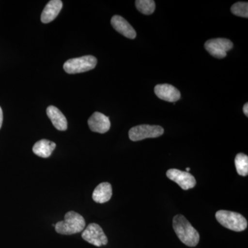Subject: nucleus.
Returning a JSON list of instances; mask_svg holds the SVG:
<instances>
[{
  "label": "nucleus",
  "mask_w": 248,
  "mask_h": 248,
  "mask_svg": "<svg viewBox=\"0 0 248 248\" xmlns=\"http://www.w3.org/2000/svg\"><path fill=\"white\" fill-rule=\"evenodd\" d=\"M56 148V143L47 140H40L32 148L34 154L42 158H48Z\"/></svg>",
  "instance_id": "15"
},
{
  "label": "nucleus",
  "mask_w": 248,
  "mask_h": 248,
  "mask_svg": "<svg viewBox=\"0 0 248 248\" xmlns=\"http://www.w3.org/2000/svg\"><path fill=\"white\" fill-rule=\"evenodd\" d=\"M83 239L89 244L97 247L106 246L108 244L107 235L103 231L102 228L97 223H91L83 232Z\"/></svg>",
  "instance_id": "7"
},
{
  "label": "nucleus",
  "mask_w": 248,
  "mask_h": 248,
  "mask_svg": "<svg viewBox=\"0 0 248 248\" xmlns=\"http://www.w3.org/2000/svg\"><path fill=\"white\" fill-rule=\"evenodd\" d=\"M166 176L172 182L177 183L183 190H187L193 188L197 184L195 177L185 171L174 169H170L166 172Z\"/></svg>",
  "instance_id": "8"
},
{
  "label": "nucleus",
  "mask_w": 248,
  "mask_h": 248,
  "mask_svg": "<svg viewBox=\"0 0 248 248\" xmlns=\"http://www.w3.org/2000/svg\"><path fill=\"white\" fill-rule=\"evenodd\" d=\"M111 25L117 32L127 38L133 40L137 37L136 31L122 16H113L111 19Z\"/></svg>",
  "instance_id": "11"
},
{
  "label": "nucleus",
  "mask_w": 248,
  "mask_h": 248,
  "mask_svg": "<svg viewBox=\"0 0 248 248\" xmlns=\"http://www.w3.org/2000/svg\"><path fill=\"white\" fill-rule=\"evenodd\" d=\"M3 122V112L1 110V108L0 107V128H1V125H2Z\"/></svg>",
  "instance_id": "20"
},
{
  "label": "nucleus",
  "mask_w": 248,
  "mask_h": 248,
  "mask_svg": "<svg viewBox=\"0 0 248 248\" xmlns=\"http://www.w3.org/2000/svg\"><path fill=\"white\" fill-rule=\"evenodd\" d=\"M190 168H187V169H186V172H188L189 171H190Z\"/></svg>",
  "instance_id": "21"
},
{
  "label": "nucleus",
  "mask_w": 248,
  "mask_h": 248,
  "mask_svg": "<svg viewBox=\"0 0 248 248\" xmlns=\"http://www.w3.org/2000/svg\"><path fill=\"white\" fill-rule=\"evenodd\" d=\"M86 226L84 217L76 212H68L64 217V221L55 224V231L59 234L71 235L81 232Z\"/></svg>",
  "instance_id": "2"
},
{
  "label": "nucleus",
  "mask_w": 248,
  "mask_h": 248,
  "mask_svg": "<svg viewBox=\"0 0 248 248\" xmlns=\"http://www.w3.org/2000/svg\"><path fill=\"white\" fill-rule=\"evenodd\" d=\"M205 48L212 56L215 58H226L227 53L233 47L232 42L228 39L217 38L207 41Z\"/></svg>",
  "instance_id": "6"
},
{
  "label": "nucleus",
  "mask_w": 248,
  "mask_h": 248,
  "mask_svg": "<svg viewBox=\"0 0 248 248\" xmlns=\"http://www.w3.org/2000/svg\"><path fill=\"white\" fill-rule=\"evenodd\" d=\"M236 171L239 175L246 177L248 174V156L244 153L236 155L234 160Z\"/></svg>",
  "instance_id": "16"
},
{
  "label": "nucleus",
  "mask_w": 248,
  "mask_h": 248,
  "mask_svg": "<svg viewBox=\"0 0 248 248\" xmlns=\"http://www.w3.org/2000/svg\"><path fill=\"white\" fill-rule=\"evenodd\" d=\"M215 216L220 224L231 231L241 232L247 228V220L241 214L228 210H218Z\"/></svg>",
  "instance_id": "3"
},
{
  "label": "nucleus",
  "mask_w": 248,
  "mask_h": 248,
  "mask_svg": "<svg viewBox=\"0 0 248 248\" xmlns=\"http://www.w3.org/2000/svg\"><path fill=\"white\" fill-rule=\"evenodd\" d=\"M155 94L159 99L169 102H176L181 98L179 90L170 84H158L155 87Z\"/></svg>",
  "instance_id": "10"
},
{
  "label": "nucleus",
  "mask_w": 248,
  "mask_h": 248,
  "mask_svg": "<svg viewBox=\"0 0 248 248\" xmlns=\"http://www.w3.org/2000/svg\"><path fill=\"white\" fill-rule=\"evenodd\" d=\"M112 195V186L109 183L99 184L93 191V200L96 203H104L110 200Z\"/></svg>",
  "instance_id": "14"
},
{
  "label": "nucleus",
  "mask_w": 248,
  "mask_h": 248,
  "mask_svg": "<svg viewBox=\"0 0 248 248\" xmlns=\"http://www.w3.org/2000/svg\"><path fill=\"white\" fill-rule=\"evenodd\" d=\"M164 133V130L160 125L143 124L137 125L129 130V138L131 141H138L148 138H156Z\"/></svg>",
  "instance_id": "5"
},
{
  "label": "nucleus",
  "mask_w": 248,
  "mask_h": 248,
  "mask_svg": "<svg viewBox=\"0 0 248 248\" xmlns=\"http://www.w3.org/2000/svg\"><path fill=\"white\" fill-rule=\"evenodd\" d=\"M244 112L245 114V115L246 116V117H248V103H246V104H245L244 107Z\"/></svg>",
  "instance_id": "19"
},
{
  "label": "nucleus",
  "mask_w": 248,
  "mask_h": 248,
  "mask_svg": "<svg viewBox=\"0 0 248 248\" xmlns=\"http://www.w3.org/2000/svg\"><path fill=\"white\" fill-rule=\"evenodd\" d=\"M97 60L92 55L68 60L63 64V69L68 74L84 73L93 70L97 65Z\"/></svg>",
  "instance_id": "4"
},
{
  "label": "nucleus",
  "mask_w": 248,
  "mask_h": 248,
  "mask_svg": "<svg viewBox=\"0 0 248 248\" xmlns=\"http://www.w3.org/2000/svg\"><path fill=\"white\" fill-rule=\"evenodd\" d=\"M62 7L63 3L60 0H51L49 1L41 16V21L45 24L51 22L58 17Z\"/></svg>",
  "instance_id": "12"
},
{
  "label": "nucleus",
  "mask_w": 248,
  "mask_h": 248,
  "mask_svg": "<svg viewBox=\"0 0 248 248\" xmlns=\"http://www.w3.org/2000/svg\"><path fill=\"white\" fill-rule=\"evenodd\" d=\"M135 5L138 11L144 15L153 14L155 10V1L153 0H137Z\"/></svg>",
  "instance_id": "17"
},
{
  "label": "nucleus",
  "mask_w": 248,
  "mask_h": 248,
  "mask_svg": "<svg viewBox=\"0 0 248 248\" xmlns=\"http://www.w3.org/2000/svg\"><path fill=\"white\" fill-rule=\"evenodd\" d=\"M231 11L235 16L239 17H248V2H237L233 4L231 7Z\"/></svg>",
  "instance_id": "18"
},
{
  "label": "nucleus",
  "mask_w": 248,
  "mask_h": 248,
  "mask_svg": "<svg viewBox=\"0 0 248 248\" xmlns=\"http://www.w3.org/2000/svg\"><path fill=\"white\" fill-rule=\"evenodd\" d=\"M173 229L179 240L189 247H195L200 242V236L197 230L182 215L173 218Z\"/></svg>",
  "instance_id": "1"
},
{
  "label": "nucleus",
  "mask_w": 248,
  "mask_h": 248,
  "mask_svg": "<svg viewBox=\"0 0 248 248\" xmlns=\"http://www.w3.org/2000/svg\"><path fill=\"white\" fill-rule=\"evenodd\" d=\"M90 129L93 132L99 133H106L110 128L109 117L101 112H95L88 121Z\"/></svg>",
  "instance_id": "9"
},
{
  "label": "nucleus",
  "mask_w": 248,
  "mask_h": 248,
  "mask_svg": "<svg viewBox=\"0 0 248 248\" xmlns=\"http://www.w3.org/2000/svg\"><path fill=\"white\" fill-rule=\"evenodd\" d=\"M46 113L55 128L60 131H65L68 128V122L64 115L58 108L50 106L47 108Z\"/></svg>",
  "instance_id": "13"
}]
</instances>
